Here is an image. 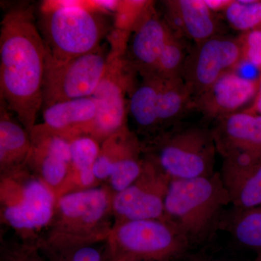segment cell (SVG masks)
Listing matches in <instances>:
<instances>
[{
    "label": "cell",
    "mask_w": 261,
    "mask_h": 261,
    "mask_svg": "<svg viewBox=\"0 0 261 261\" xmlns=\"http://www.w3.org/2000/svg\"><path fill=\"white\" fill-rule=\"evenodd\" d=\"M34 9L19 4L8 10L0 31V94L10 112L29 134L43 105L47 49Z\"/></svg>",
    "instance_id": "1"
},
{
    "label": "cell",
    "mask_w": 261,
    "mask_h": 261,
    "mask_svg": "<svg viewBox=\"0 0 261 261\" xmlns=\"http://www.w3.org/2000/svg\"><path fill=\"white\" fill-rule=\"evenodd\" d=\"M103 15L94 5L80 2L44 3L39 28L47 58L65 62L97 50L109 27Z\"/></svg>",
    "instance_id": "2"
},
{
    "label": "cell",
    "mask_w": 261,
    "mask_h": 261,
    "mask_svg": "<svg viewBox=\"0 0 261 261\" xmlns=\"http://www.w3.org/2000/svg\"><path fill=\"white\" fill-rule=\"evenodd\" d=\"M113 195L101 185L58 197L53 219L39 240L53 246L106 243L114 224Z\"/></svg>",
    "instance_id": "3"
},
{
    "label": "cell",
    "mask_w": 261,
    "mask_h": 261,
    "mask_svg": "<svg viewBox=\"0 0 261 261\" xmlns=\"http://www.w3.org/2000/svg\"><path fill=\"white\" fill-rule=\"evenodd\" d=\"M231 199L220 172L208 177L171 180L165 200V219L191 244L205 241L218 228Z\"/></svg>",
    "instance_id": "4"
},
{
    "label": "cell",
    "mask_w": 261,
    "mask_h": 261,
    "mask_svg": "<svg viewBox=\"0 0 261 261\" xmlns=\"http://www.w3.org/2000/svg\"><path fill=\"white\" fill-rule=\"evenodd\" d=\"M56 203V195L25 165L0 173L1 223L20 240L37 243L50 224Z\"/></svg>",
    "instance_id": "5"
},
{
    "label": "cell",
    "mask_w": 261,
    "mask_h": 261,
    "mask_svg": "<svg viewBox=\"0 0 261 261\" xmlns=\"http://www.w3.org/2000/svg\"><path fill=\"white\" fill-rule=\"evenodd\" d=\"M144 159L171 180L213 176L216 143L210 128L178 124L142 140Z\"/></svg>",
    "instance_id": "6"
},
{
    "label": "cell",
    "mask_w": 261,
    "mask_h": 261,
    "mask_svg": "<svg viewBox=\"0 0 261 261\" xmlns=\"http://www.w3.org/2000/svg\"><path fill=\"white\" fill-rule=\"evenodd\" d=\"M191 245L168 220L126 221L113 224L106 241L105 260L176 261Z\"/></svg>",
    "instance_id": "7"
},
{
    "label": "cell",
    "mask_w": 261,
    "mask_h": 261,
    "mask_svg": "<svg viewBox=\"0 0 261 261\" xmlns=\"http://www.w3.org/2000/svg\"><path fill=\"white\" fill-rule=\"evenodd\" d=\"M109 58L102 46L65 62L46 56L42 109L63 101L92 97L107 73Z\"/></svg>",
    "instance_id": "8"
},
{
    "label": "cell",
    "mask_w": 261,
    "mask_h": 261,
    "mask_svg": "<svg viewBox=\"0 0 261 261\" xmlns=\"http://www.w3.org/2000/svg\"><path fill=\"white\" fill-rule=\"evenodd\" d=\"M242 62L238 37L217 34L190 49L181 77L191 90L194 100L221 75L238 69Z\"/></svg>",
    "instance_id": "9"
},
{
    "label": "cell",
    "mask_w": 261,
    "mask_h": 261,
    "mask_svg": "<svg viewBox=\"0 0 261 261\" xmlns=\"http://www.w3.org/2000/svg\"><path fill=\"white\" fill-rule=\"evenodd\" d=\"M171 181V178L145 159V167L140 176L123 191L113 195L114 224L139 220L166 219L165 200Z\"/></svg>",
    "instance_id": "10"
},
{
    "label": "cell",
    "mask_w": 261,
    "mask_h": 261,
    "mask_svg": "<svg viewBox=\"0 0 261 261\" xmlns=\"http://www.w3.org/2000/svg\"><path fill=\"white\" fill-rule=\"evenodd\" d=\"M132 73L120 56L114 61L109 58L107 73L92 95L97 102V113L89 135L100 144L128 127L126 92L132 89Z\"/></svg>",
    "instance_id": "11"
},
{
    "label": "cell",
    "mask_w": 261,
    "mask_h": 261,
    "mask_svg": "<svg viewBox=\"0 0 261 261\" xmlns=\"http://www.w3.org/2000/svg\"><path fill=\"white\" fill-rule=\"evenodd\" d=\"M30 137L32 145L25 166L50 189L58 200L69 176L70 141L42 123L36 124Z\"/></svg>",
    "instance_id": "12"
},
{
    "label": "cell",
    "mask_w": 261,
    "mask_h": 261,
    "mask_svg": "<svg viewBox=\"0 0 261 261\" xmlns=\"http://www.w3.org/2000/svg\"><path fill=\"white\" fill-rule=\"evenodd\" d=\"M96 167L111 174L108 186L113 194L123 191L140 176L145 167L142 140L128 127L101 143Z\"/></svg>",
    "instance_id": "13"
},
{
    "label": "cell",
    "mask_w": 261,
    "mask_h": 261,
    "mask_svg": "<svg viewBox=\"0 0 261 261\" xmlns=\"http://www.w3.org/2000/svg\"><path fill=\"white\" fill-rule=\"evenodd\" d=\"M132 32L125 63L132 71L142 78L152 76L172 32L151 2Z\"/></svg>",
    "instance_id": "14"
},
{
    "label": "cell",
    "mask_w": 261,
    "mask_h": 261,
    "mask_svg": "<svg viewBox=\"0 0 261 261\" xmlns=\"http://www.w3.org/2000/svg\"><path fill=\"white\" fill-rule=\"evenodd\" d=\"M258 80H247L236 70L228 71L194 99L192 109L215 121L240 112L256 95Z\"/></svg>",
    "instance_id": "15"
},
{
    "label": "cell",
    "mask_w": 261,
    "mask_h": 261,
    "mask_svg": "<svg viewBox=\"0 0 261 261\" xmlns=\"http://www.w3.org/2000/svg\"><path fill=\"white\" fill-rule=\"evenodd\" d=\"M221 179L237 208L261 206V158L240 154L224 159Z\"/></svg>",
    "instance_id": "16"
},
{
    "label": "cell",
    "mask_w": 261,
    "mask_h": 261,
    "mask_svg": "<svg viewBox=\"0 0 261 261\" xmlns=\"http://www.w3.org/2000/svg\"><path fill=\"white\" fill-rule=\"evenodd\" d=\"M224 159L240 154L261 157V116L242 111L216 121L211 129Z\"/></svg>",
    "instance_id": "17"
},
{
    "label": "cell",
    "mask_w": 261,
    "mask_h": 261,
    "mask_svg": "<svg viewBox=\"0 0 261 261\" xmlns=\"http://www.w3.org/2000/svg\"><path fill=\"white\" fill-rule=\"evenodd\" d=\"M42 110V124L70 141L80 136L90 135L97 102L92 96L55 103Z\"/></svg>",
    "instance_id": "18"
},
{
    "label": "cell",
    "mask_w": 261,
    "mask_h": 261,
    "mask_svg": "<svg viewBox=\"0 0 261 261\" xmlns=\"http://www.w3.org/2000/svg\"><path fill=\"white\" fill-rule=\"evenodd\" d=\"M142 79L132 89L128 111L137 133L143 136L145 140L160 132L159 99L163 80L155 75Z\"/></svg>",
    "instance_id": "19"
},
{
    "label": "cell",
    "mask_w": 261,
    "mask_h": 261,
    "mask_svg": "<svg viewBox=\"0 0 261 261\" xmlns=\"http://www.w3.org/2000/svg\"><path fill=\"white\" fill-rule=\"evenodd\" d=\"M70 171L60 197L70 192L101 186L93 172V166L99 155L101 144L90 135H82L70 140Z\"/></svg>",
    "instance_id": "20"
},
{
    "label": "cell",
    "mask_w": 261,
    "mask_h": 261,
    "mask_svg": "<svg viewBox=\"0 0 261 261\" xmlns=\"http://www.w3.org/2000/svg\"><path fill=\"white\" fill-rule=\"evenodd\" d=\"M30 134L13 119L5 105L0 111V173L25 165L30 152Z\"/></svg>",
    "instance_id": "21"
},
{
    "label": "cell",
    "mask_w": 261,
    "mask_h": 261,
    "mask_svg": "<svg viewBox=\"0 0 261 261\" xmlns=\"http://www.w3.org/2000/svg\"><path fill=\"white\" fill-rule=\"evenodd\" d=\"M179 18L184 37L198 44L219 34L217 19L205 0H168Z\"/></svg>",
    "instance_id": "22"
},
{
    "label": "cell",
    "mask_w": 261,
    "mask_h": 261,
    "mask_svg": "<svg viewBox=\"0 0 261 261\" xmlns=\"http://www.w3.org/2000/svg\"><path fill=\"white\" fill-rule=\"evenodd\" d=\"M192 102L191 90L181 76L163 80L159 99V133L178 124L184 114L192 109Z\"/></svg>",
    "instance_id": "23"
},
{
    "label": "cell",
    "mask_w": 261,
    "mask_h": 261,
    "mask_svg": "<svg viewBox=\"0 0 261 261\" xmlns=\"http://www.w3.org/2000/svg\"><path fill=\"white\" fill-rule=\"evenodd\" d=\"M218 228L231 233L244 246L261 250V206L224 211Z\"/></svg>",
    "instance_id": "24"
},
{
    "label": "cell",
    "mask_w": 261,
    "mask_h": 261,
    "mask_svg": "<svg viewBox=\"0 0 261 261\" xmlns=\"http://www.w3.org/2000/svg\"><path fill=\"white\" fill-rule=\"evenodd\" d=\"M37 245L47 261H105L106 243L94 245L53 246L38 240Z\"/></svg>",
    "instance_id": "25"
},
{
    "label": "cell",
    "mask_w": 261,
    "mask_h": 261,
    "mask_svg": "<svg viewBox=\"0 0 261 261\" xmlns=\"http://www.w3.org/2000/svg\"><path fill=\"white\" fill-rule=\"evenodd\" d=\"M189 51L183 38L172 32L160 56L154 75L163 80L181 76Z\"/></svg>",
    "instance_id": "26"
},
{
    "label": "cell",
    "mask_w": 261,
    "mask_h": 261,
    "mask_svg": "<svg viewBox=\"0 0 261 261\" xmlns=\"http://www.w3.org/2000/svg\"><path fill=\"white\" fill-rule=\"evenodd\" d=\"M230 27L242 33L261 31V1L233 0L224 12Z\"/></svg>",
    "instance_id": "27"
},
{
    "label": "cell",
    "mask_w": 261,
    "mask_h": 261,
    "mask_svg": "<svg viewBox=\"0 0 261 261\" xmlns=\"http://www.w3.org/2000/svg\"><path fill=\"white\" fill-rule=\"evenodd\" d=\"M0 261H47L37 243L20 239L2 240Z\"/></svg>",
    "instance_id": "28"
},
{
    "label": "cell",
    "mask_w": 261,
    "mask_h": 261,
    "mask_svg": "<svg viewBox=\"0 0 261 261\" xmlns=\"http://www.w3.org/2000/svg\"><path fill=\"white\" fill-rule=\"evenodd\" d=\"M238 39L243 61L248 62L261 69V31L241 33Z\"/></svg>",
    "instance_id": "29"
},
{
    "label": "cell",
    "mask_w": 261,
    "mask_h": 261,
    "mask_svg": "<svg viewBox=\"0 0 261 261\" xmlns=\"http://www.w3.org/2000/svg\"><path fill=\"white\" fill-rule=\"evenodd\" d=\"M233 0H205V4L213 13L224 12L232 3Z\"/></svg>",
    "instance_id": "30"
},
{
    "label": "cell",
    "mask_w": 261,
    "mask_h": 261,
    "mask_svg": "<svg viewBox=\"0 0 261 261\" xmlns=\"http://www.w3.org/2000/svg\"><path fill=\"white\" fill-rule=\"evenodd\" d=\"M245 112L252 113V114L260 115L261 116V72L260 78L258 80V88H257L256 95L252 100L251 106L248 108L243 110Z\"/></svg>",
    "instance_id": "31"
},
{
    "label": "cell",
    "mask_w": 261,
    "mask_h": 261,
    "mask_svg": "<svg viewBox=\"0 0 261 261\" xmlns=\"http://www.w3.org/2000/svg\"><path fill=\"white\" fill-rule=\"evenodd\" d=\"M192 261H220V260H210V259H203V258H198V259H196V260H192Z\"/></svg>",
    "instance_id": "32"
},
{
    "label": "cell",
    "mask_w": 261,
    "mask_h": 261,
    "mask_svg": "<svg viewBox=\"0 0 261 261\" xmlns=\"http://www.w3.org/2000/svg\"><path fill=\"white\" fill-rule=\"evenodd\" d=\"M255 261H261V253L260 254V255H259V256L257 257V258Z\"/></svg>",
    "instance_id": "33"
},
{
    "label": "cell",
    "mask_w": 261,
    "mask_h": 261,
    "mask_svg": "<svg viewBox=\"0 0 261 261\" xmlns=\"http://www.w3.org/2000/svg\"><path fill=\"white\" fill-rule=\"evenodd\" d=\"M105 261H113V260H105Z\"/></svg>",
    "instance_id": "34"
}]
</instances>
